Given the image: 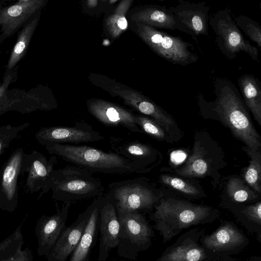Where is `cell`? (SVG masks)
I'll return each instance as SVG.
<instances>
[{
	"instance_id": "ba28073f",
	"label": "cell",
	"mask_w": 261,
	"mask_h": 261,
	"mask_svg": "<svg viewBox=\"0 0 261 261\" xmlns=\"http://www.w3.org/2000/svg\"><path fill=\"white\" fill-rule=\"evenodd\" d=\"M224 155L218 145L205 133L195 136L192 153L175 172L188 177L212 176L224 165Z\"/></svg>"
},
{
	"instance_id": "e575fe53",
	"label": "cell",
	"mask_w": 261,
	"mask_h": 261,
	"mask_svg": "<svg viewBox=\"0 0 261 261\" xmlns=\"http://www.w3.org/2000/svg\"><path fill=\"white\" fill-rule=\"evenodd\" d=\"M17 79V69L7 74L5 73L3 83L0 86V103L3 99L10 84Z\"/></svg>"
},
{
	"instance_id": "8992f818",
	"label": "cell",
	"mask_w": 261,
	"mask_h": 261,
	"mask_svg": "<svg viewBox=\"0 0 261 261\" xmlns=\"http://www.w3.org/2000/svg\"><path fill=\"white\" fill-rule=\"evenodd\" d=\"M120 223L117 254L136 260L140 252L149 248L153 231L144 215L140 212L117 213Z\"/></svg>"
},
{
	"instance_id": "836d02e7",
	"label": "cell",
	"mask_w": 261,
	"mask_h": 261,
	"mask_svg": "<svg viewBox=\"0 0 261 261\" xmlns=\"http://www.w3.org/2000/svg\"><path fill=\"white\" fill-rule=\"evenodd\" d=\"M242 212L250 220L259 225L261 224L260 201L247 206Z\"/></svg>"
},
{
	"instance_id": "d4e9b609",
	"label": "cell",
	"mask_w": 261,
	"mask_h": 261,
	"mask_svg": "<svg viewBox=\"0 0 261 261\" xmlns=\"http://www.w3.org/2000/svg\"><path fill=\"white\" fill-rule=\"evenodd\" d=\"M238 81L244 103L261 126V84L259 79L253 74H244Z\"/></svg>"
},
{
	"instance_id": "277c9868",
	"label": "cell",
	"mask_w": 261,
	"mask_h": 261,
	"mask_svg": "<svg viewBox=\"0 0 261 261\" xmlns=\"http://www.w3.org/2000/svg\"><path fill=\"white\" fill-rule=\"evenodd\" d=\"M49 189L52 198L64 204L94 199L105 193L99 178L88 170L72 165L52 171Z\"/></svg>"
},
{
	"instance_id": "8fae6325",
	"label": "cell",
	"mask_w": 261,
	"mask_h": 261,
	"mask_svg": "<svg viewBox=\"0 0 261 261\" xmlns=\"http://www.w3.org/2000/svg\"><path fill=\"white\" fill-rule=\"evenodd\" d=\"M35 137L43 146L51 143L78 145L105 139L100 133L85 122H76L73 126L41 127Z\"/></svg>"
},
{
	"instance_id": "603a6c76",
	"label": "cell",
	"mask_w": 261,
	"mask_h": 261,
	"mask_svg": "<svg viewBox=\"0 0 261 261\" xmlns=\"http://www.w3.org/2000/svg\"><path fill=\"white\" fill-rule=\"evenodd\" d=\"M245 241V237L236 226L225 223L211 234L204 236L203 246L213 251H224L234 249Z\"/></svg>"
},
{
	"instance_id": "f1b7e54d",
	"label": "cell",
	"mask_w": 261,
	"mask_h": 261,
	"mask_svg": "<svg viewBox=\"0 0 261 261\" xmlns=\"http://www.w3.org/2000/svg\"><path fill=\"white\" fill-rule=\"evenodd\" d=\"M226 191L229 197L237 202H244L257 197L256 192L238 177H232L228 180Z\"/></svg>"
},
{
	"instance_id": "3957f363",
	"label": "cell",
	"mask_w": 261,
	"mask_h": 261,
	"mask_svg": "<svg viewBox=\"0 0 261 261\" xmlns=\"http://www.w3.org/2000/svg\"><path fill=\"white\" fill-rule=\"evenodd\" d=\"M154 206L150 219L165 243L183 230L213 221V209L173 198H162Z\"/></svg>"
},
{
	"instance_id": "5b68a950",
	"label": "cell",
	"mask_w": 261,
	"mask_h": 261,
	"mask_svg": "<svg viewBox=\"0 0 261 261\" xmlns=\"http://www.w3.org/2000/svg\"><path fill=\"white\" fill-rule=\"evenodd\" d=\"M105 194L113 201L117 213L145 212L160 200L158 191L144 177L111 182Z\"/></svg>"
},
{
	"instance_id": "6da1fadb",
	"label": "cell",
	"mask_w": 261,
	"mask_h": 261,
	"mask_svg": "<svg viewBox=\"0 0 261 261\" xmlns=\"http://www.w3.org/2000/svg\"><path fill=\"white\" fill-rule=\"evenodd\" d=\"M215 98L207 101L203 95H197L200 113L204 118L220 121L231 131L233 136L243 142L246 148L261 150V137L251 121L239 90L230 81L222 77L214 82Z\"/></svg>"
},
{
	"instance_id": "30bf717a",
	"label": "cell",
	"mask_w": 261,
	"mask_h": 261,
	"mask_svg": "<svg viewBox=\"0 0 261 261\" xmlns=\"http://www.w3.org/2000/svg\"><path fill=\"white\" fill-rule=\"evenodd\" d=\"M57 161L56 156L51 155L47 159L36 150L30 153H24L20 175L23 179L24 186L28 192L33 194L41 191L38 200L50 190V176Z\"/></svg>"
},
{
	"instance_id": "4316f807",
	"label": "cell",
	"mask_w": 261,
	"mask_h": 261,
	"mask_svg": "<svg viewBox=\"0 0 261 261\" xmlns=\"http://www.w3.org/2000/svg\"><path fill=\"white\" fill-rule=\"evenodd\" d=\"M40 12L35 14L22 27L13 47L6 67L5 74L11 72L25 55L30 42L38 25Z\"/></svg>"
},
{
	"instance_id": "7c38bea8",
	"label": "cell",
	"mask_w": 261,
	"mask_h": 261,
	"mask_svg": "<svg viewBox=\"0 0 261 261\" xmlns=\"http://www.w3.org/2000/svg\"><path fill=\"white\" fill-rule=\"evenodd\" d=\"M178 21L195 40L201 35L208 34L210 7L205 3H191L179 0L178 4L169 7Z\"/></svg>"
},
{
	"instance_id": "52a82bcc",
	"label": "cell",
	"mask_w": 261,
	"mask_h": 261,
	"mask_svg": "<svg viewBox=\"0 0 261 261\" xmlns=\"http://www.w3.org/2000/svg\"><path fill=\"white\" fill-rule=\"evenodd\" d=\"M208 23L215 34L217 45L227 59H233L243 51L258 62V49L244 37L229 9L218 11L210 18Z\"/></svg>"
},
{
	"instance_id": "e0dca14e",
	"label": "cell",
	"mask_w": 261,
	"mask_h": 261,
	"mask_svg": "<svg viewBox=\"0 0 261 261\" xmlns=\"http://www.w3.org/2000/svg\"><path fill=\"white\" fill-rule=\"evenodd\" d=\"M203 233L200 229L186 232L167 248L155 261H204L207 257V253L199 243Z\"/></svg>"
},
{
	"instance_id": "7402d4cb",
	"label": "cell",
	"mask_w": 261,
	"mask_h": 261,
	"mask_svg": "<svg viewBox=\"0 0 261 261\" xmlns=\"http://www.w3.org/2000/svg\"><path fill=\"white\" fill-rule=\"evenodd\" d=\"M102 196L94 199L91 203L92 209L85 227L69 261H89L90 253L96 242L99 231Z\"/></svg>"
},
{
	"instance_id": "d6a6232c",
	"label": "cell",
	"mask_w": 261,
	"mask_h": 261,
	"mask_svg": "<svg viewBox=\"0 0 261 261\" xmlns=\"http://www.w3.org/2000/svg\"><path fill=\"white\" fill-rule=\"evenodd\" d=\"M160 178L164 184L184 194L196 196L200 194V191L197 188L180 178L162 174Z\"/></svg>"
},
{
	"instance_id": "ac0fdd59",
	"label": "cell",
	"mask_w": 261,
	"mask_h": 261,
	"mask_svg": "<svg viewBox=\"0 0 261 261\" xmlns=\"http://www.w3.org/2000/svg\"><path fill=\"white\" fill-rule=\"evenodd\" d=\"M87 107L89 112L105 125L121 126L133 133H142L135 115L119 106L98 100L89 102Z\"/></svg>"
},
{
	"instance_id": "74e56055",
	"label": "cell",
	"mask_w": 261,
	"mask_h": 261,
	"mask_svg": "<svg viewBox=\"0 0 261 261\" xmlns=\"http://www.w3.org/2000/svg\"><path fill=\"white\" fill-rule=\"evenodd\" d=\"M1 84H2V83H1V82H0V86H1Z\"/></svg>"
},
{
	"instance_id": "f35d334b",
	"label": "cell",
	"mask_w": 261,
	"mask_h": 261,
	"mask_svg": "<svg viewBox=\"0 0 261 261\" xmlns=\"http://www.w3.org/2000/svg\"><path fill=\"white\" fill-rule=\"evenodd\" d=\"M1 43V41H0V44Z\"/></svg>"
},
{
	"instance_id": "5bb4252c",
	"label": "cell",
	"mask_w": 261,
	"mask_h": 261,
	"mask_svg": "<svg viewBox=\"0 0 261 261\" xmlns=\"http://www.w3.org/2000/svg\"><path fill=\"white\" fill-rule=\"evenodd\" d=\"M24 152L18 148L10 155L0 169V207L13 210L17 205L18 179Z\"/></svg>"
},
{
	"instance_id": "1f68e13d",
	"label": "cell",
	"mask_w": 261,
	"mask_h": 261,
	"mask_svg": "<svg viewBox=\"0 0 261 261\" xmlns=\"http://www.w3.org/2000/svg\"><path fill=\"white\" fill-rule=\"evenodd\" d=\"M30 125L24 123L17 126L11 124L0 126V156L9 147L10 143L16 139L19 134Z\"/></svg>"
},
{
	"instance_id": "9c48e42d",
	"label": "cell",
	"mask_w": 261,
	"mask_h": 261,
	"mask_svg": "<svg viewBox=\"0 0 261 261\" xmlns=\"http://www.w3.org/2000/svg\"><path fill=\"white\" fill-rule=\"evenodd\" d=\"M138 31L144 41L159 56L174 64L188 66L196 62L197 55L190 49L193 44L143 23Z\"/></svg>"
},
{
	"instance_id": "d6986e66",
	"label": "cell",
	"mask_w": 261,
	"mask_h": 261,
	"mask_svg": "<svg viewBox=\"0 0 261 261\" xmlns=\"http://www.w3.org/2000/svg\"><path fill=\"white\" fill-rule=\"evenodd\" d=\"M91 209L90 204L72 224L64 228L51 248L49 261H66L71 255L80 241Z\"/></svg>"
},
{
	"instance_id": "4fadbf2b",
	"label": "cell",
	"mask_w": 261,
	"mask_h": 261,
	"mask_svg": "<svg viewBox=\"0 0 261 261\" xmlns=\"http://www.w3.org/2000/svg\"><path fill=\"white\" fill-rule=\"evenodd\" d=\"M99 231L98 261H106L111 250L118 246L120 223L115 204L105 193L100 206Z\"/></svg>"
},
{
	"instance_id": "4dcf8cb0",
	"label": "cell",
	"mask_w": 261,
	"mask_h": 261,
	"mask_svg": "<svg viewBox=\"0 0 261 261\" xmlns=\"http://www.w3.org/2000/svg\"><path fill=\"white\" fill-rule=\"evenodd\" d=\"M239 29L250 39L257 44L258 49L261 48V27L259 23L249 17L241 15L234 19Z\"/></svg>"
},
{
	"instance_id": "ffe728a7",
	"label": "cell",
	"mask_w": 261,
	"mask_h": 261,
	"mask_svg": "<svg viewBox=\"0 0 261 261\" xmlns=\"http://www.w3.org/2000/svg\"><path fill=\"white\" fill-rule=\"evenodd\" d=\"M126 103L142 114L158 123L171 136L177 125L173 117L148 98L137 93L123 91L119 92Z\"/></svg>"
},
{
	"instance_id": "2e32d148",
	"label": "cell",
	"mask_w": 261,
	"mask_h": 261,
	"mask_svg": "<svg viewBox=\"0 0 261 261\" xmlns=\"http://www.w3.org/2000/svg\"><path fill=\"white\" fill-rule=\"evenodd\" d=\"M110 146L113 151L131 161L148 171L158 163L159 153L148 144L122 137H111Z\"/></svg>"
},
{
	"instance_id": "8d00e7d4",
	"label": "cell",
	"mask_w": 261,
	"mask_h": 261,
	"mask_svg": "<svg viewBox=\"0 0 261 261\" xmlns=\"http://www.w3.org/2000/svg\"><path fill=\"white\" fill-rule=\"evenodd\" d=\"M121 261H128V260H121Z\"/></svg>"
},
{
	"instance_id": "f546056e",
	"label": "cell",
	"mask_w": 261,
	"mask_h": 261,
	"mask_svg": "<svg viewBox=\"0 0 261 261\" xmlns=\"http://www.w3.org/2000/svg\"><path fill=\"white\" fill-rule=\"evenodd\" d=\"M136 122L142 132L159 141H172L171 137L153 119L141 115H135Z\"/></svg>"
},
{
	"instance_id": "83f0119b",
	"label": "cell",
	"mask_w": 261,
	"mask_h": 261,
	"mask_svg": "<svg viewBox=\"0 0 261 261\" xmlns=\"http://www.w3.org/2000/svg\"><path fill=\"white\" fill-rule=\"evenodd\" d=\"M249 156L250 160L244 170L243 177L245 182L255 192H261V152L253 151L245 146L242 147Z\"/></svg>"
},
{
	"instance_id": "7a4b0ae2",
	"label": "cell",
	"mask_w": 261,
	"mask_h": 261,
	"mask_svg": "<svg viewBox=\"0 0 261 261\" xmlns=\"http://www.w3.org/2000/svg\"><path fill=\"white\" fill-rule=\"evenodd\" d=\"M44 146L49 154L92 173L129 175L148 172L113 151L83 145L51 143Z\"/></svg>"
},
{
	"instance_id": "cb8c5ba5",
	"label": "cell",
	"mask_w": 261,
	"mask_h": 261,
	"mask_svg": "<svg viewBox=\"0 0 261 261\" xmlns=\"http://www.w3.org/2000/svg\"><path fill=\"white\" fill-rule=\"evenodd\" d=\"M138 19L143 24L154 28L170 30H178L186 33L184 27L178 21L169 8L161 6L147 7L138 13Z\"/></svg>"
},
{
	"instance_id": "484cf974",
	"label": "cell",
	"mask_w": 261,
	"mask_h": 261,
	"mask_svg": "<svg viewBox=\"0 0 261 261\" xmlns=\"http://www.w3.org/2000/svg\"><path fill=\"white\" fill-rule=\"evenodd\" d=\"M70 205V203L64 204L61 209H59L56 204L57 213L51 216L44 217L42 219L43 243L47 252L51 249L66 227Z\"/></svg>"
},
{
	"instance_id": "9a60e30c",
	"label": "cell",
	"mask_w": 261,
	"mask_h": 261,
	"mask_svg": "<svg viewBox=\"0 0 261 261\" xmlns=\"http://www.w3.org/2000/svg\"><path fill=\"white\" fill-rule=\"evenodd\" d=\"M44 0H20L0 9V41L13 35L21 27L40 12Z\"/></svg>"
},
{
	"instance_id": "d590c367",
	"label": "cell",
	"mask_w": 261,
	"mask_h": 261,
	"mask_svg": "<svg viewBox=\"0 0 261 261\" xmlns=\"http://www.w3.org/2000/svg\"><path fill=\"white\" fill-rule=\"evenodd\" d=\"M117 27L121 30H124L127 27V22L125 17H120L116 21Z\"/></svg>"
},
{
	"instance_id": "44dd1931",
	"label": "cell",
	"mask_w": 261,
	"mask_h": 261,
	"mask_svg": "<svg viewBox=\"0 0 261 261\" xmlns=\"http://www.w3.org/2000/svg\"><path fill=\"white\" fill-rule=\"evenodd\" d=\"M11 91L13 94L7 90L0 103V115L10 111L24 114L50 108V105L36 93L35 89L28 92L18 89Z\"/></svg>"
}]
</instances>
